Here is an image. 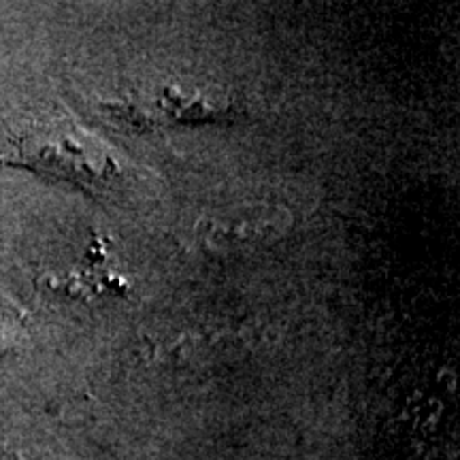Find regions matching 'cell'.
<instances>
[{
    "instance_id": "obj_1",
    "label": "cell",
    "mask_w": 460,
    "mask_h": 460,
    "mask_svg": "<svg viewBox=\"0 0 460 460\" xmlns=\"http://www.w3.org/2000/svg\"><path fill=\"white\" fill-rule=\"evenodd\" d=\"M0 460H15V458H0Z\"/></svg>"
}]
</instances>
